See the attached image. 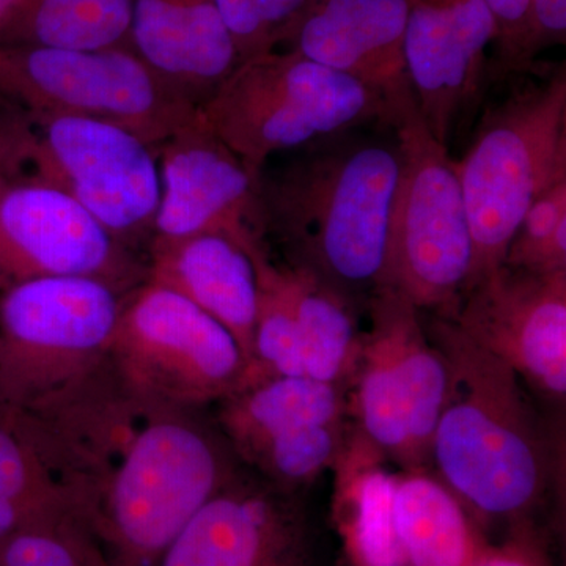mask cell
<instances>
[{"label": "cell", "mask_w": 566, "mask_h": 566, "mask_svg": "<svg viewBox=\"0 0 566 566\" xmlns=\"http://www.w3.org/2000/svg\"><path fill=\"white\" fill-rule=\"evenodd\" d=\"M35 424L112 566L158 565L240 471L202 411L145 403L118 386L109 365Z\"/></svg>", "instance_id": "1"}, {"label": "cell", "mask_w": 566, "mask_h": 566, "mask_svg": "<svg viewBox=\"0 0 566 566\" xmlns=\"http://www.w3.org/2000/svg\"><path fill=\"white\" fill-rule=\"evenodd\" d=\"M335 137L260 172L264 241L348 297L385 285L400 153L397 140Z\"/></svg>", "instance_id": "2"}, {"label": "cell", "mask_w": 566, "mask_h": 566, "mask_svg": "<svg viewBox=\"0 0 566 566\" xmlns=\"http://www.w3.org/2000/svg\"><path fill=\"white\" fill-rule=\"evenodd\" d=\"M427 331L450 371L430 465L461 504L475 512L526 515L560 482L557 442L509 365L449 318L433 316Z\"/></svg>", "instance_id": "3"}, {"label": "cell", "mask_w": 566, "mask_h": 566, "mask_svg": "<svg viewBox=\"0 0 566 566\" xmlns=\"http://www.w3.org/2000/svg\"><path fill=\"white\" fill-rule=\"evenodd\" d=\"M0 175L70 197L115 240L145 256L161 185L155 148L133 134L0 93Z\"/></svg>", "instance_id": "4"}, {"label": "cell", "mask_w": 566, "mask_h": 566, "mask_svg": "<svg viewBox=\"0 0 566 566\" xmlns=\"http://www.w3.org/2000/svg\"><path fill=\"white\" fill-rule=\"evenodd\" d=\"M199 115L255 172L282 153L398 118L378 92L285 48L238 63Z\"/></svg>", "instance_id": "5"}, {"label": "cell", "mask_w": 566, "mask_h": 566, "mask_svg": "<svg viewBox=\"0 0 566 566\" xmlns=\"http://www.w3.org/2000/svg\"><path fill=\"white\" fill-rule=\"evenodd\" d=\"M457 169L474 243L472 285L504 264L528 207L566 180L565 63L488 109Z\"/></svg>", "instance_id": "6"}, {"label": "cell", "mask_w": 566, "mask_h": 566, "mask_svg": "<svg viewBox=\"0 0 566 566\" xmlns=\"http://www.w3.org/2000/svg\"><path fill=\"white\" fill-rule=\"evenodd\" d=\"M128 293L81 275L2 290L0 412L43 416L91 381L106 364Z\"/></svg>", "instance_id": "7"}, {"label": "cell", "mask_w": 566, "mask_h": 566, "mask_svg": "<svg viewBox=\"0 0 566 566\" xmlns=\"http://www.w3.org/2000/svg\"><path fill=\"white\" fill-rule=\"evenodd\" d=\"M400 175L390 212L385 285L420 312L449 318L472 275L474 243L457 161L412 102L394 125Z\"/></svg>", "instance_id": "8"}, {"label": "cell", "mask_w": 566, "mask_h": 566, "mask_svg": "<svg viewBox=\"0 0 566 566\" xmlns=\"http://www.w3.org/2000/svg\"><path fill=\"white\" fill-rule=\"evenodd\" d=\"M370 329L346 392L356 433L403 469H428L431 441L450 387L444 354L431 340L422 312L394 290L371 294Z\"/></svg>", "instance_id": "9"}, {"label": "cell", "mask_w": 566, "mask_h": 566, "mask_svg": "<svg viewBox=\"0 0 566 566\" xmlns=\"http://www.w3.org/2000/svg\"><path fill=\"white\" fill-rule=\"evenodd\" d=\"M107 365L133 397L189 411L218 405L248 371L240 345L222 324L181 294L148 281L126 294Z\"/></svg>", "instance_id": "10"}, {"label": "cell", "mask_w": 566, "mask_h": 566, "mask_svg": "<svg viewBox=\"0 0 566 566\" xmlns=\"http://www.w3.org/2000/svg\"><path fill=\"white\" fill-rule=\"evenodd\" d=\"M0 93L35 109L106 123L153 148L199 112L134 50L0 46Z\"/></svg>", "instance_id": "11"}, {"label": "cell", "mask_w": 566, "mask_h": 566, "mask_svg": "<svg viewBox=\"0 0 566 566\" xmlns=\"http://www.w3.org/2000/svg\"><path fill=\"white\" fill-rule=\"evenodd\" d=\"M51 275L98 279L128 293L147 281V263L70 197L0 175V292Z\"/></svg>", "instance_id": "12"}, {"label": "cell", "mask_w": 566, "mask_h": 566, "mask_svg": "<svg viewBox=\"0 0 566 566\" xmlns=\"http://www.w3.org/2000/svg\"><path fill=\"white\" fill-rule=\"evenodd\" d=\"M449 319L539 397L565 405L566 271L502 264L465 289Z\"/></svg>", "instance_id": "13"}, {"label": "cell", "mask_w": 566, "mask_h": 566, "mask_svg": "<svg viewBox=\"0 0 566 566\" xmlns=\"http://www.w3.org/2000/svg\"><path fill=\"white\" fill-rule=\"evenodd\" d=\"M155 151L161 193L153 238L222 233L248 251L264 243L260 172L230 150L199 112Z\"/></svg>", "instance_id": "14"}, {"label": "cell", "mask_w": 566, "mask_h": 566, "mask_svg": "<svg viewBox=\"0 0 566 566\" xmlns=\"http://www.w3.org/2000/svg\"><path fill=\"white\" fill-rule=\"evenodd\" d=\"M345 417L344 386L270 376L219 401L214 423L240 463L273 485L289 486L314 465L327 424Z\"/></svg>", "instance_id": "15"}, {"label": "cell", "mask_w": 566, "mask_h": 566, "mask_svg": "<svg viewBox=\"0 0 566 566\" xmlns=\"http://www.w3.org/2000/svg\"><path fill=\"white\" fill-rule=\"evenodd\" d=\"M494 39L485 0H408L409 85L424 125L446 147L482 95Z\"/></svg>", "instance_id": "16"}, {"label": "cell", "mask_w": 566, "mask_h": 566, "mask_svg": "<svg viewBox=\"0 0 566 566\" xmlns=\"http://www.w3.org/2000/svg\"><path fill=\"white\" fill-rule=\"evenodd\" d=\"M297 542L292 493L240 469L156 566H294Z\"/></svg>", "instance_id": "17"}, {"label": "cell", "mask_w": 566, "mask_h": 566, "mask_svg": "<svg viewBox=\"0 0 566 566\" xmlns=\"http://www.w3.org/2000/svg\"><path fill=\"white\" fill-rule=\"evenodd\" d=\"M406 24L408 0H314L283 48L378 92L400 117L415 102Z\"/></svg>", "instance_id": "18"}, {"label": "cell", "mask_w": 566, "mask_h": 566, "mask_svg": "<svg viewBox=\"0 0 566 566\" xmlns=\"http://www.w3.org/2000/svg\"><path fill=\"white\" fill-rule=\"evenodd\" d=\"M147 281L167 286L222 324L248 367L253 352L259 279L252 253L222 233L178 240L153 238L145 252Z\"/></svg>", "instance_id": "19"}, {"label": "cell", "mask_w": 566, "mask_h": 566, "mask_svg": "<svg viewBox=\"0 0 566 566\" xmlns=\"http://www.w3.org/2000/svg\"><path fill=\"white\" fill-rule=\"evenodd\" d=\"M133 50L197 107L240 63L214 0H133Z\"/></svg>", "instance_id": "20"}, {"label": "cell", "mask_w": 566, "mask_h": 566, "mask_svg": "<svg viewBox=\"0 0 566 566\" xmlns=\"http://www.w3.org/2000/svg\"><path fill=\"white\" fill-rule=\"evenodd\" d=\"M395 528L408 566H471L479 554L464 505L428 469L394 474Z\"/></svg>", "instance_id": "21"}, {"label": "cell", "mask_w": 566, "mask_h": 566, "mask_svg": "<svg viewBox=\"0 0 566 566\" xmlns=\"http://www.w3.org/2000/svg\"><path fill=\"white\" fill-rule=\"evenodd\" d=\"M283 266L305 378L346 389L363 338L352 297L305 268Z\"/></svg>", "instance_id": "22"}, {"label": "cell", "mask_w": 566, "mask_h": 566, "mask_svg": "<svg viewBox=\"0 0 566 566\" xmlns=\"http://www.w3.org/2000/svg\"><path fill=\"white\" fill-rule=\"evenodd\" d=\"M385 460L353 431L334 465L337 497L349 516L359 566H408L395 528L394 474L382 465Z\"/></svg>", "instance_id": "23"}, {"label": "cell", "mask_w": 566, "mask_h": 566, "mask_svg": "<svg viewBox=\"0 0 566 566\" xmlns=\"http://www.w3.org/2000/svg\"><path fill=\"white\" fill-rule=\"evenodd\" d=\"M0 46L133 50V0H24L0 32Z\"/></svg>", "instance_id": "24"}, {"label": "cell", "mask_w": 566, "mask_h": 566, "mask_svg": "<svg viewBox=\"0 0 566 566\" xmlns=\"http://www.w3.org/2000/svg\"><path fill=\"white\" fill-rule=\"evenodd\" d=\"M66 509L73 493L54 455L24 420L0 412V543Z\"/></svg>", "instance_id": "25"}, {"label": "cell", "mask_w": 566, "mask_h": 566, "mask_svg": "<svg viewBox=\"0 0 566 566\" xmlns=\"http://www.w3.org/2000/svg\"><path fill=\"white\" fill-rule=\"evenodd\" d=\"M0 566H112L76 510L52 513L0 543Z\"/></svg>", "instance_id": "26"}, {"label": "cell", "mask_w": 566, "mask_h": 566, "mask_svg": "<svg viewBox=\"0 0 566 566\" xmlns=\"http://www.w3.org/2000/svg\"><path fill=\"white\" fill-rule=\"evenodd\" d=\"M504 264L532 273L566 271V180L528 207L506 249Z\"/></svg>", "instance_id": "27"}, {"label": "cell", "mask_w": 566, "mask_h": 566, "mask_svg": "<svg viewBox=\"0 0 566 566\" xmlns=\"http://www.w3.org/2000/svg\"><path fill=\"white\" fill-rule=\"evenodd\" d=\"M314 0H214L240 62L289 41Z\"/></svg>", "instance_id": "28"}, {"label": "cell", "mask_w": 566, "mask_h": 566, "mask_svg": "<svg viewBox=\"0 0 566 566\" xmlns=\"http://www.w3.org/2000/svg\"><path fill=\"white\" fill-rule=\"evenodd\" d=\"M566 41V0H527L526 14L512 54L493 81L524 76L535 71L543 52Z\"/></svg>", "instance_id": "29"}, {"label": "cell", "mask_w": 566, "mask_h": 566, "mask_svg": "<svg viewBox=\"0 0 566 566\" xmlns=\"http://www.w3.org/2000/svg\"><path fill=\"white\" fill-rule=\"evenodd\" d=\"M494 18L495 39L488 65V81L506 62L515 48L526 14L527 0H485Z\"/></svg>", "instance_id": "30"}, {"label": "cell", "mask_w": 566, "mask_h": 566, "mask_svg": "<svg viewBox=\"0 0 566 566\" xmlns=\"http://www.w3.org/2000/svg\"><path fill=\"white\" fill-rule=\"evenodd\" d=\"M471 566H536L534 562L521 556V554L513 553V551H505V553H490L482 554L475 558L474 564Z\"/></svg>", "instance_id": "31"}]
</instances>
